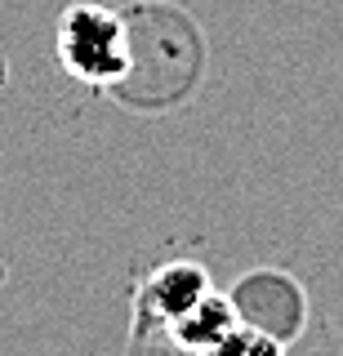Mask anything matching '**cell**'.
<instances>
[{
	"label": "cell",
	"mask_w": 343,
	"mask_h": 356,
	"mask_svg": "<svg viewBox=\"0 0 343 356\" xmlns=\"http://www.w3.org/2000/svg\"><path fill=\"white\" fill-rule=\"evenodd\" d=\"M58 63L76 81L107 89L129 76V22L103 5H72L58 18Z\"/></svg>",
	"instance_id": "1"
},
{
	"label": "cell",
	"mask_w": 343,
	"mask_h": 356,
	"mask_svg": "<svg viewBox=\"0 0 343 356\" xmlns=\"http://www.w3.org/2000/svg\"><path fill=\"white\" fill-rule=\"evenodd\" d=\"M232 307H237V316L254 321V330L272 334V339H290L298 330V316H303L298 289L290 281H281V276H254V281H246Z\"/></svg>",
	"instance_id": "2"
},
{
	"label": "cell",
	"mask_w": 343,
	"mask_h": 356,
	"mask_svg": "<svg viewBox=\"0 0 343 356\" xmlns=\"http://www.w3.org/2000/svg\"><path fill=\"white\" fill-rule=\"evenodd\" d=\"M201 294H209L201 267H192V263H170V267H161V272L152 276L147 285H143L138 307L147 312L157 325H170V321L183 316V312L192 307Z\"/></svg>",
	"instance_id": "3"
},
{
	"label": "cell",
	"mask_w": 343,
	"mask_h": 356,
	"mask_svg": "<svg viewBox=\"0 0 343 356\" xmlns=\"http://www.w3.org/2000/svg\"><path fill=\"white\" fill-rule=\"evenodd\" d=\"M237 325H241V316H237V307H232L228 298L201 294L192 307L183 312V316H174L170 325H165V334H170V339L179 343L183 352L201 356V352H209L228 330H237Z\"/></svg>",
	"instance_id": "4"
},
{
	"label": "cell",
	"mask_w": 343,
	"mask_h": 356,
	"mask_svg": "<svg viewBox=\"0 0 343 356\" xmlns=\"http://www.w3.org/2000/svg\"><path fill=\"white\" fill-rule=\"evenodd\" d=\"M201 356H281V348H276L272 334H263L254 325H237V330H228L223 339H218L209 352H201Z\"/></svg>",
	"instance_id": "5"
}]
</instances>
